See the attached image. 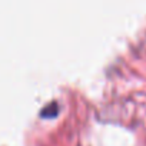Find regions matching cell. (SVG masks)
Wrapping results in <instances>:
<instances>
[{
    "instance_id": "1",
    "label": "cell",
    "mask_w": 146,
    "mask_h": 146,
    "mask_svg": "<svg viewBox=\"0 0 146 146\" xmlns=\"http://www.w3.org/2000/svg\"><path fill=\"white\" fill-rule=\"evenodd\" d=\"M57 113H59V106H57L56 102H52L50 105H47V106L40 112V116L49 119V117H54V116H57Z\"/></svg>"
}]
</instances>
